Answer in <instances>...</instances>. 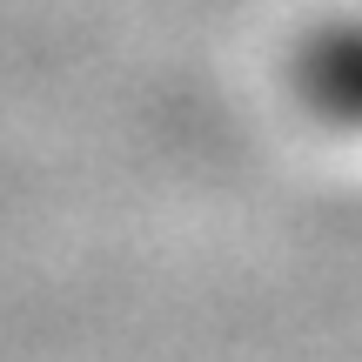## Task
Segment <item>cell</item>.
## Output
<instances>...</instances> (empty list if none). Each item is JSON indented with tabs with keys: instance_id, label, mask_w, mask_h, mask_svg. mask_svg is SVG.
Masks as SVG:
<instances>
[{
	"instance_id": "cell-1",
	"label": "cell",
	"mask_w": 362,
	"mask_h": 362,
	"mask_svg": "<svg viewBox=\"0 0 362 362\" xmlns=\"http://www.w3.org/2000/svg\"><path fill=\"white\" fill-rule=\"evenodd\" d=\"M302 88L322 115L362 128V27H329L302 54Z\"/></svg>"
}]
</instances>
